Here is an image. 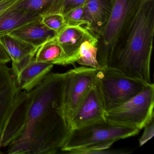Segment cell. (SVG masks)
I'll return each mask as SVG.
<instances>
[{
	"label": "cell",
	"mask_w": 154,
	"mask_h": 154,
	"mask_svg": "<svg viewBox=\"0 0 154 154\" xmlns=\"http://www.w3.org/2000/svg\"><path fill=\"white\" fill-rule=\"evenodd\" d=\"M2 153V152H0V154H1Z\"/></svg>",
	"instance_id": "d4e9b609"
},
{
	"label": "cell",
	"mask_w": 154,
	"mask_h": 154,
	"mask_svg": "<svg viewBox=\"0 0 154 154\" xmlns=\"http://www.w3.org/2000/svg\"><path fill=\"white\" fill-rule=\"evenodd\" d=\"M21 91L11 68L0 63V136Z\"/></svg>",
	"instance_id": "9c48e42d"
},
{
	"label": "cell",
	"mask_w": 154,
	"mask_h": 154,
	"mask_svg": "<svg viewBox=\"0 0 154 154\" xmlns=\"http://www.w3.org/2000/svg\"><path fill=\"white\" fill-rule=\"evenodd\" d=\"M115 0H87L85 4V28L97 38L107 25Z\"/></svg>",
	"instance_id": "8fae6325"
},
{
	"label": "cell",
	"mask_w": 154,
	"mask_h": 154,
	"mask_svg": "<svg viewBox=\"0 0 154 154\" xmlns=\"http://www.w3.org/2000/svg\"><path fill=\"white\" fill-rule=\"evenodd\" d=\"M91 34L81 26H66L57 35L56 38L68 57L70 65L76 63L81 45Z\"/></svg>",
	"instance_id": "7c38bea8"
},
{
	"label": "cell",
	"mask_w": 154,
	"mask_h": 154,
	"mask_svg": "<svg viewBox=\"0 0 154 154\" xmlns=\"http://www.w3.org/2000/svg\"><path fill=\"white\" fill-rule=\"evenodd\" d=\"M20 0H2L0 1V13L13 7Z\"/></svg>",
	"instance_id": "603a6c76"
},
{
	"label": "cell",
	"mask_w": 154,
	"mask_h": 154,
	"mask_svg": "<svg viewBox=\"0 0 154 154\" xmlns=\"http://www.w3.org/2000/svg\"><path fill=\"white\" fill-rule=\"evenodd\" d=\"M0 43L14 64H17L29 57L35 56L38 48L10 34L0 37Z\"/></svg>",
	"instance_id": "9a60e30c"
},
{
	"label": "cell",
	"mask_w": 154,
	"mask_h": 154,
	"mask_svg": "<svg viewBox=\"0 0 154 154\" xmlns=\"http://www.w3.org/2000/svg\"><path fill=\"white\" fill-rule=\"evenodd\" d=\"M42 18L38 14L11 7L0 13V37L10 34L20 27Z\"/></svg>",
	"instance_id": "5bb4252c"
},
{
	"label": "cell",
	"mask_w": 154,
	"mask_h": 154,
	"mask_svg": "<svg viewBox=\"0 0 154 154\" xmlns=\"http://www.w3.org/2000/svg\"><path fill=\"white\" fill-rule=\"evenodd\" d=\"M154 35V0H145L129 26L115 42L107 66L151 83Z\"/></svg>",
	"instance_id": "7a4b0ae2"
},
{
	"label": "cell",
	"mask_w": 154,
	"mask_h": 154,
	"mask_svg": "<svg viewBox=\"0 0 154 154\" xmlns=\"http://www.w3.org/2000/svg\"><path fill=\"white\" fill-rule=\"evenodd\" d=\"M154 85L149 84L138 94L104 113L107 121L142 129L154 119Z\"/></svg>",
	"instance_id": "8992f818"
},
{
	"label": "cell",
	"mask_w": 154,
	"mask_h": 154,
	"mask_svg": "<svg viewBox=\"0 0 154 154\" xmlns=\"http://www.w3.org/2000/svg\"><path fill=\"white\" fill-rule=\"evenodd\" d=\"M96 78L105 112L125 103L142 91L149 84L108 66L98 70Z\"/></svg>",
	"instance_id": "5b68a950"
},
{
	"label": "cell",
	"mask_w": 154,
	"mask_h": 154,
	"mask_svg": "<svg viewBox=\"0 0 154 154\" xmlns=\"http://www.w3.org/2000/svg\"><path fill=\"white\" fill-rule=\"evenodd\" d=\"M35 56L29 57L17 64H12L11 70L22 91L29 92L33 90L54 67V65L36 62Z\"/></svg>",
	"instance_id": "30bf717a"
},
{
	"label": "cell",
	"mask_w": 154,
	"mask_h": 154,
	"mask_svg": "<svg viewBox=\"0 0 154 154\" xmlns=\"http://www.w3.org/2000/svg\"><path fill=\"white\" fill-rule=\"evenodd\" d=\"M42 19L28 23L10 34L39 48L47 41L56 36L55 31L47 27Z\"/></svg>",
	"instance_id": "4fadbf2b"
},
{
	"label": "cell",
	"mask_w": 154,
	"mask_h": 154,
	"mask_svg": "<svg viewBox=\"0 0 154 154\" xmlns=\"http://www.w3.org/2000/svg\"><path fill=\"white\" fill-rule=\"evenodd\" d=\"M42 20L47 27L55 31L57 34L67 26L62 14L48 15L42 17Z\"/></svg>",
	"instance_id": "ffe728a7"
},
{
	"label": "cell",
	"mask_w": 154,
	"mask_h": 154,
	"mask_svg": "<svg viewBox=\"0 0 154 154\" xmlns=\"http://www.w3.org/2000/svg\"><path fill=\"white\" fill-rule=\"evenodd\" d=\"M139 131L103 120L71 130L61 150L72 154L101 153L117 140L137 135Z\"/></svg>",
	"instance_id": "3957f363"
},
{
	"label": "cell",
	"mask_w": 154,
	"mask_h": 154,
	"mask_svg": "<svg viewBox=\"0 0 154 154\" xmlns=\"http://www.w3.org/2000/svg\"><path fill=\"white\" fill-rule=\"evenodd\" d=\"M98 38L91 34L81 45L79 57L76 63L83 66L92 67L97 70L102 68L97 61Z\"/></svg>",
	"instance_id": "ac0fdd59"
},
{
	"label": "cell",
	"mask_w": 154,
	"mask_h": 154,
	"mask_svg": "<svg viewBox=\"0 0 154 154\" xmlns=\"http://www.w3.org/2000/svg\"><path fill=\"white\" fill-rule=\"evenodd\" d=\"M65 73L50 72L26 91L25 124L8 146L9 154H53L61 150L71 128L63 109Z\"/></svg>",
	"instance_id": "6da1fadb"
},
{
	"label": "cell",
	"mask_w": 154,
	"mask_h": 154,
	"mask_svg": "<svg viewBox=\"0 0 154 154\" xmlns=\"http://www.w3.org/2000/svg\"><path fill=\"white\" fill-rule=\"evenodd\" d=\"M64 0H20L12 8L43 17L62 14Z\"/></svg>",
	"instance_id": "e0dca14e"
},
{
	"label": "cell",
	"mask_w": 154,
	"mask_h": 154,
	"mask_svg": "<svg viewBox=\"0 0 154 154\" xmlns=\"http://www.w3.org/2000/svg\"><path fill=\"white\" fill-rule=\"evenodd\" d=\"M99 70L82 66L65 73L63 90V109L71 128L73 115L85 93L96 78Z\"/></svg>",
	"instance_id": "52a82bcc"
},
{
	"label": "cell",
	"mask_w": 154,
	"mask_h": 154,
	"mask_svg": "<svg viewBox=\"0 0 154 154\" xmlns=\"http://www.w3.org/2000/svg\"><path fill=\"white\" fill-rule=\"evenodd\" d=\"M144 128L145 129L144 133L139 140V144L140 146L144 145L154 136V119L152 120L148 124H147Z\"/></svg>",
	"instance_id": "44dd1931"
},
{
	"label": "cell",
	"mask_w": 154,
	"mask_h": 154,
	"mask_svg": "<svg viewBox=\"0 0 154 154\" xmlns=\"http://www.w3.org/2000/svg\"><path fill=\"white\" fill-rule=\"evenodd\" d=\"M35 60L54 65H70L68 57L56 37L47 41L38 49Z\"/></svg>",
	"instance_id": "2e32d148"
},
{
	"label": "cell",
	"mask_w": 154,
	"mask_h": 154,
	"mask_svg": "<svg viewBox=\"0 0 154 154\" xmlns=\"http://www.w3.org/2000/svg\"><path fill=\"white\" fill-rule=\"evenodd\" d=\"M2 1V0H0V1Z\"/></svg>",
	"instance_id": "484cf974"
},
{
	"label": "cell",
	"mask_w": 154,
	"mask_h": 154,
	"mask_svg": "<svg viewBox=\"0 0 154 154\" xmlns=\"http://www.w3.org/2000/svg\"><path fill=\"white\" fill-rule=\"evenodd\" d=\"M11 61L9 56L0 43V63L6 64Z\"/></svg>",
	"instance_id": "cb8c5ba5"
},
{
	"label": "cell",
	"mask_w": 154,
	"mask_h": 154,
	"mask_svg": "<svg viewBox=\"0 0 154 154\" xmlns=\"http://www.w3.org/2000/svg\"><path fill=\"white\" fill-rule=\"evenodd\" d=\"M87 0H64L62 15H64L70 11L85 4Z\"/></svg>",
	"instance_id": "7402d4cb"
},
{
	"label": "cell",
	"mask_w": 154,
	"mask_h": 154,
	"mask_svg": "<svg viewBox=\"0 0 154 154\" xmlns=\"http://www.w3.org/2000/svg\"><path fill=\"white\" fill-rule=\"evenodd\" d=\"M84 6V4L63 15L66 26H81L85 25V22L83 19Z\"/></svg>",
	"instance_id": "d6986e66"
},
{
	"label": "cell",
	"mask_w": 154,
	"mask_h": 154,
	"mask_svg": "<svg viewBox=\"0 0 154 154\" xmlns=\"http://www.w3.org/2000/svg\"><path fill=\"white\" fill-rule=\"evenodd\" d=\"M145 0H115L109 19L98 38L97 61L107 66L119 37L129 26Z\"/></svg>",
	"instance_id": "277c9868"
},
{
	"label": "cell",
	"mask_w": 154,
	"mask_h": 154,
	"mask_svg": "<svg viewBox=\"0 0 154 154\" xmlns=\"http://www.w3.org/2000/svg\"><path fill=\"white\" fill-rule=\"evenodd\" d=\"M105 112L102 96L96 77L73 115L72 129L105 119Z\"/></svg>",
	"instance_id": "ba28073f"
}]
</instances>
